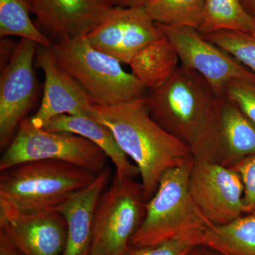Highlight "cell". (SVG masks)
I'll use <instances>...</instances> for the list:
<instances>
[{"instance_id":"obj_1","label":"cell","mask_w":255,"mask_h":255,"mask_svg":"<svg viewBox=\"0 0 255 255\" xmlns=\"http://www.w3.org/2000/svg\"><path fill=\"white\" fill-rule=\"evenodd\" d=\"M144 97L112 106L94 104V119L107 126L124 153L135 162L146 201L169 169L194 160L190 148L151 117Z\"/></svg>"},{"instance_id":"obj_2","label":"cell","mask_w":255,"mask_h":255,"mask_svg":"<svg viewBox=\"0 0 255 255\" xmlns=\"http://www.w3.org/2000/svg\"><path fill=\"white\" fill-rule=\"evenodd\" d=\"M96 175L53 159L23 162L1 171L0 221L58 211Z\"/></svg>"},{"instance_id":"obj_3","label":"cell","mask_w":255,"mask_h":255,"mask_svg":"<svg viewBox=\"0 0 255 255\" xmlns=\"http://www.w3.org/2000/svg\"><path fill=\"white\" fill-rule=\"evenodd\" d=\"M218 97L201 75L180 65L168 81L148 90L143 99L151 117L185 143L195 159Z\"/></svg>"},{"instance_id":"obj_4","label":"cell","mask_w":255,"mask_h":255,"mask_svg":"<svg viewBox=\"0 0 255 255\" xmlns=\"http://www.w3.org/2000/svg\"><path fill=\"white\" fill-rule=\"evenodd\" d=\"M194 160L166 171L145 204L143 221L130 246L154 247L179 238L200 236L211 225L191 197L189 176Z\"/></svg>"},{"instance_id":"obj_5","label":"cell","mask_w":255,"mask_h":255,"mask_svg":"<svg viewBox=\"0 0 255 255\" xmlns=\"http://www.w3.org/2000/svg\"><path fill=\"white\" fill-rule=\"evenodd\" d=\"M50 49L95 105H119L142 98L147 93L141 82L126 71L119 60L92 46L85 36L53 42Z\"/></svg>"},{"instance_id":"obj_6","label":"cell","mask_w":255,"mask_h":255,"mask_svg":"<svg viewBox=\"0 0 255 255\" xmlns=\"http://www.w3.org/2000/svg\"><path fill=\"white\" fill-rule=\"evenodd\" d=\"M141 183L114 176L96 206L90 255H124L145 214Z\"/></svg>"},{"instance_id":"obj_7","label":"cell","mask_w":255,"mask_h":255,"mask_svg":"<svg viewBox=\"0 0 255 255\" xmlns=\"http://www.w3.org/2000/svg\"><path fill=\"white\" fill-rule=\"evenodd\" d=\"M108 158L102 149L85 137L39 128L25 117L0 159V172L23 162L53 159L97 174L107 167Z\"/></svg>"},{"instance_id":"obj_8","label":"cell","mask_w":255,"mask_h":255,"mask_svg":"<svg viewBox=\"0 0 255 255\" xmlns=\"http://www.w3.org/2000/svg\"><path fill=\"white\" fill-rule=\"evenodd\" d=\"M156 24L173 44L181 65L201 75L218 97H223L225 87L233 80H255V73L196 28Z\"/></svg>"},{"instance_id":"obj_9","label":"cell","mask_w":255,"mask_h":255,"mask_svg":"<svg viewBox=\"0 0 255 255\" xmlns=\"http://www.w3.org/2000/svg\"><path fill=\"white\" fill-rule=\"evenodd\" d=\"M189 189L210 225L228 224L246 214L244 185L241 176L231 167L194 159Z\"/></svg>"},{"instance_id":"obj_10","label":"cell","mask_w":255,"mask_h":255,"mask_svg":"<svg viewBox=\"0 0 255 255\" xmlns=\"http://www.w3.org/2000/svg\"><path fill=\"white\" fill-rule=\"evenodd\" d=\"M38 45L27 39L18 42L0 78V145H9L21 121L36 98L33 63Z\"/></svg>"},{"instance_id":"obj_11","label":"cell","mask_w":255,"mask_h":255,"mask_svg":"<svg viewBox=\"0 0 255 255\" xmlns=\"http://www.w3.org/2000/svg\"><path fill=\"white\" fill-rule=\"evenodd\" d=\"M255 155V124L236 104L219 97L199 155L207 160L231 167Z\"/></svg>"},{"instance_id":"obj_12","label":"cell","mask_w":255,"mask_h":255,"mask_svg":"<svg viewBox=\"0 0 255 255\" xmlns=\"http://www.w3.org/2000/svg\"><path fill=\"white\" fill-rule=\"evenodd\" d=\"M162 36L144 6H114L85 37L95 48L128 65L137 52Z\"/></svg>"},{"instance_id":"obj_13","label":"cell","mask_w":255,"mask_h":255,"mask_svg":"<svg viewBox=\"0 0 255 255\" xmlns=\"http://www.w3.org/2000/svg\"><path fill=\"white\" fill-rule=\"evenodd\" d=\"M35 62L45 75L41 105L30 119L34 127L43 128L58 116H85L94 118L91 96L58 63L50 48L38 46Z\"/></svg>"},{"instance_id":"obj_14","label":"cell","mask_w":255,"mask_h":255,"mask_svg":"<svg viewBox=\"0 0 255 255\" xmlns=\"http://www.w3.org/2000/svg\"><path fill=\"white\" fill-rule=\"evenodd\" d=\"M28 1L40 26L54 42L86 36L105 19L114 6L112 0Z\"/></svg>"},{"instance_id":"obj_15","label":"cell","mask_w":255,"mask_h":255,"mask_svg":"<svg viewBox=\"0 0 255 255\" xmlns=\"http://www.w3.org/2000/svg\"><path fill=\"white\" fill-rule=\"evenodd\" d=\"M110 177L111 169L106 167L58 209L67 223L66 244L61 255H90L96 206Z\"/></svg>"},{"instance_id":"obj_16","label":"cell","mask_w":255,"mask_h":255,"mask_svg":"<svg viewBox=\"0 0 255 255\" xmlns=\"http://www.w3.org/2000/svg\"><path fill=\"white\" fill-rule=\"evenodd\" d=\"M25 255H61L67 240V223L58 211L0 221Z\"/></svg>"},{"instance_id":"obj_17","label":"cell","mask_w":255,"mask_h":255,"mask_svg":"<svg viewBox=\"0 0 255 255\" xmlns=\"http://www.w3.org/2000/svg\"><path fill=\"white\" fill-rule=\"evenodd\" d=\"M43 128L48 131L75 134L93 142L112 160L115 167V176L119 179H135L139 175L138 169L120 148L112 130L97 119L64 114L50 119Z\"/></svg>"},{"instance_id":"obj_18","label":"cell","mask_w":255,"mask_h":255,"mask_svg":"<svg viewBox=\"0 0 255 255\" xmlns=\"http://www.w3.org/2000/svg\"><path fill=\"white\" fill-rule=\"evenodd\" d=\"M179 63L177 50L163 35L137 52L128 65L131 73L148 91L168 81L179 68Z\"/></svg>"},{"instance_id":"obj_19","label":"cell","mask_w":255,"mask_h":255,"mask_svg":"<svg viewBox=\"0 0 255 255\" xmlns=\"http://www.w3.org/2000/svg\"><path fill=\"white\" fill-rule=\"evenodd\" d=\"M201 244L223 255H255V213L222 226L211 225L204 231Z\"/></svg>"},{"instance_id":"obj_20","label":"cell","mask_w":255,"mask_h":255,"mask_svg":"<svg viewBox=\"0 0 255 255\" xmlns=\"http://www.w3.org/2000/svg\"><path fill=\"white\" fill-rule=\"evenodd\" d=\"M198 31L201 34L219 31L255 34V18L242 0H206L204 18Z\"/></svg>"},{"instance_id":"obj_21","label":"cell","mask_w":255,"mask_h":255,"mask_svg":"<svg viewBox=\"0 0 255 255\" xmlns=\"http://www.w3.org/2000/svg\"><path fill=\"white\" fill-rule=\"evenodd\" d=\"M28 0H0V37L18 36L50 48L53 41L32 21Z\"/></svg>"},{"instance_id":"obj_22","label":"cell","mask_w":255,"mask_h":255,"mask_svg":"<svg viewBox=\"0 0 255 255\" xmlns=\"http://www.w3.org/2000/svg\"><path fill=\"white\" fill-rule=\"evenodd\" d=\"M206 0H149L144 6L159 24L199 29L203 21Z\"/></svg>"},{"instance_id":"obj_23","label":"cell","mask_w":255,"mask_h":255,"mask_svg":"<svg viewBox=\"0 0 255 255\" xmlns=\"http://www.w3.org/2000/svg\"><path fill=\"white\" fill-rule=\"evenodd\" d=\"M206 40L227 52L255 73V34L248 32L219 31L202 34Z\"/></svg>"},{"instance_id":"obj_24","label":"cell","mask_w":255,"mask_h":255,"mask_svg":"<svg viewBox=\"0 0 255 255\" xmlns=\"http://www.w3.org/2000/svg\"><path fill=\"white\" fill-rule=\"evenodd\" d=\"M223 97L236 104L255 124V79L233 80L225 87Z\"/></svg>"},{"instance_id":"obj_25","label":"cell","mask_w":255,"mask_h":255,"mask_svg":"<svg viewBox=\"0 0 255 255\" xmlns=\"http://www.w3.org/2000/svg\"><path fill=\"white\" fill-rule=\"evenodd\" d=\"M200 236L179 238L154 247L129 246L124 255H186L193 247L200 244Z\"/></svg>"},{"instance_id":"obj_26","label":"cell","mask_w":255,"mask_h":255,"mask_svg":"<svg viewBox=\"0 0 255 255\" xmlns=\"http://www.w3.org/2000/svg\"><path fill=\"white\" fill-rule=\"evenodd\" d=\"M231 168L239 174L244 185L243 204L246 214L255 213V155L241 159Z\"/></svg>"},{"instance_id":"obj_27","label":"cell","mask_w":255,"mask_h":255,"mask_svg":"<svg viewBox=\"0 0 255 255\" xmlns=\"http://www.w3.org/2000/svg\"><path fill=\"white\" fill-rule=\"evenodd\" d=\"M0 255H25L8 233L0 228Z\"/></svg>"},{"instance_id":"obj_28","label":"cell","mask_w":255,"mask_h":255,"mask_svg":"<svg viewBox=\"0 0 255 255\" xmlns=\"http://www.w3.org/2000/svg\"><path fill=\"white\" fill-rule=\"evenodd\" d=\"M17 46V45H16ZM16 46L14 47V45L11 44V41L9 40L5 39L4 38H1V65L3 66L1 69L6 66V64L9 63L12 55L14 54Z\"/></svg>"},{"instance_id":"obj_29","label":"cell","mask_w":255,"mask_h":255,"mask_svg":"<svg viewBox=\"0 0 255 255\" xmlns=\"http://www.w3.org/2000/svg\"><path fill=\"white\" fill-rule=\"evenodd\" d=\"M186 255H223L212 248L202 244H197L188 252Z\"/></svg>"},{"instance_id":"obj_30","label":"cell","mask_w":255,"mask_h":255,"mask_svg":"<svg viewBox=\"0 0 255 255\" xmlns=\"http://www.w3.org/2000/svg\"><path fill=\"white\" fill-rule=\"evenodd\" d=\"M114 6L120 7H142L149 0H112Z\"/></svg>"},{"instance_id":"obj_31","label":"cell","mask_w":255,"mask_h":255,"mask_svg":"<svg viewBox=\"0 0 255 255\" xmlns=\"http://www.w3.org/2000/svg\"><path fill=\"white\" fill-rule=\"evenodd\" d=\"M245 7L248 10V12L250 13L255 17V0H242Z\"/></svg>"},{"instance_id":"obj_32","label":"cell","mask_w":255,"mask_h":255,"mask_svg":"<svg viewBox=\"0 0 255 255\" xmlns=\"http://www.w3.org/2000/svg\"><path fill=\"white\" fill-rule=\"evenodd\" d=\"M254 18H255V16Z\"/></svg>"}]
</instances>
